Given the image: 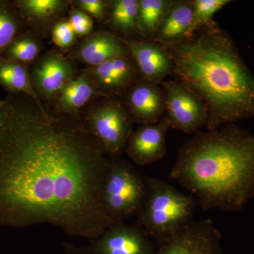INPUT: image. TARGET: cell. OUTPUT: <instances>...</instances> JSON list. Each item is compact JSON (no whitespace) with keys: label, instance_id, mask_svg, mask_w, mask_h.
Segmentation results:
<instances>
[{"label":"cell","instance_id":"6da1fadb","mask_svg":"<svg viewBox=\"0 0 254 254\" xmlns=\"http://www.w3.org/2000/svg\"><path fill=\"white\" fill-rule=\"evenodd\" d=\"M0 128V226L50 224L93 240L118 222L102 191L110 158L78 116L43 113L27 95L6 98Z\"/></svg>","mask_w":254,"mask_h":254},{"label":"cell","instance_id":"7a4b0ae2","mask_svg":"<svg viewBox=\"0 0 254 254\" xmlns=\"http://www.w3.org/2000/svg\"><path fill=\"white\" fill-rule=\"evenodd\" d=\"M169 175L202 210L240 211L254 198V135L231 125L196 132L182 147Z\"/></svg>","mask_w":254,"mask_h":254},{"label":"cell","instance_id":"3957f363","mask_svg":"<svg viewBox=\"0 0 254 254\" xmlns=\"http://www.w3.org/2000/svg\"><path fill=\"white\" fill-rule=\"evenodd\" d=\"M165 48L171 57L177 80L204 103L209 131L254 116V77L216 23Z\"/></svg>","mask_w":254,"mask_h":254},{"label":"cell","instance_id":"277c9868","mask_svg":"<svg viewBox=\"0 0 254 254\" xmlns=\"http://www.w3.org/2000/svg\"><path fill=\"white\" fill-rule=\"evenodd\" d=\"M145 177L146 195L136 224L158 246L191 221L196 200L165 180Z\"/></svg>","mask_w":254,"mask_h":254},{"label":"cell","instance_id":"5b68a950","mask_svg":"<svg viewBox=\"0 0 254 254\" xmlns=\"http://www.w3.org/2000/svg\"><path fill=\"white\" fill-rule=\"evenodd\" d=\"M145 177L129 164L110 159L102 191L105 211L115 222L138 214L144 203Z\"/></svg>","mask_w":254,"mask_h":254},{"label":"cell","instance_id":"8992f818","mask_svg":"<svg viewBox=\"0 0 254 254\" xmlns=\"http://www.w3.org/2000/svg\"><path fill=\"white\" fill-rule=\"evenodd\" d=\"M133 123L126 107L116 100H108L92 108L84 122L110 158L118 156L125 150Z\"/></svg>","mask_w":254,"mask_h":254},{"label":"cell","instance_id":"52a82bcc","mask_svg":"<svg viewBox=\"0 0 254 254\" xmlns=\"http://www.w3.org/2000/svg\"><path fill=\"white\" fill-rule=\"evenodd\" d=\"M68 254H157L158 247L139 225L118 222L86 247L64 242Z\"/></svg>","mask_w":254,"mask_h":254},{"label":"cell","instance_id":"ba28073f","mask_svg":"<svg viewBox=\"0 0 254 254\" xmlns=\"http://www.w3.org/2000/svg\"><path fill=\"white\" fill-rule=\"evenodd\" d=\"M161 84L165 94V118L170 128L191 134L206 127V107L198 95L178 80Z\"/></svg>","mask_w":254,"mask_h":254},{"label":"cell","instance_id":"9c48e42d","mask_svg":"<svg viewBox=\"0 0 254 254\" xmlns=\"http://www.w3.org/2000/svg\"><path fill=\"white\" fill-rule=\"evenodd\" d=\"M157 247V254H222V235L211 220H191Z\"/></svg>","mask_w":254,"mask_h":254},{"label":"cell","instance_id":"30bf717a","mask_svg":"<svg viewBox=\"0 0 254 254\" xmlns=\"http://www.w3.org/2000/svg\"><path fill=\"white\" fill-rule=\"evenodd\" d=\"M76 76L71 60L58 52H50L39 60L31 73L33 88L40 98L55 99L62 88Z\"/></svg>","mask_w":254,"mask_h":254},{"label":"cell","instance_id":"8fae6325","mask_svg":"<svg viewBox=\"0 0 254 254\" xmlns=\"http://www.w3.org/2000/svg\"><path fill=\"white\" fill-rule=\"evenodd\" d=\"M134 60L142 79L161 83L164 78L173 73V63L168 50L151 40L136 41L120 38Z\"/></svg>","mask_w":254,"mask_h":254},{"label":"cell","instance_id":"7c38bea8","mask_svg":"<svg viewBox=\"0 0 254 254\" xmlns=\"http://www.w3.org/2000/svg\"><path fill=\"white\" fill-rule=\"evenodd\" d=\"M170 125L164 117L152 125H141L132 131L127 141L125 151L133 163L139 165L155 163L166 153L165 137Z\"/></svg>","mask_w":254,"mask_h":254},{"label":"cell","instance_id":"4fadbf2b","mask_svg":"<svg viewBox=\"0 0 254 254\" xmlns=\"http://www.w3.org/2000/svg\"><path fill=\"white\" fill-rule=\"evenodd\" d=\"M99 94L105 96L122 95L136 83L138 69L129 57H120L87 68Z\"/></svg>","mask_w":254,"mask_h":254},{"label":"cell","instance_id":"5bb4252c","mask_svg":"<svg viewBox=\"0 0 254 254\" xmlns=\"http://www.w3.org/2000/svg\"><path fill=\"white\" fill-rule=\"evenodd\" d=\"M127 110L133 123L152 125L160 121L165 113V94L157 83L136 82L127 91Z\"/></svg>","mask_w":254,"mask_h":254},{"label":"cell","instance_id":"9a60e30c","mask_svg":"<svg viewBox=\"0 0 254 254\" xmlns=\"http://www.w3.org/2000/svg\"><path fill=\"white\" fill-rule=\"evenodd\" d=\"M193 19L192 1L173 0L151 41L157 42L164 47L177 44L191 35Z\"/></svg>","mask_w":254,"mask_h":254},{"label":"cell","instance_id":"2e32d148","mask_svg":"<svg viewBox=\"0 0 254 254\" xmlns=\"http://www.w3.org/2000/svg\"><path fill=\"white\" fill-rule=\"evenodd\" d=\"M129 55L120 37L109 32H97L90 35L76 52V58L90 67L98 66L113 58Z\"/></svg>","mask_w":254,"mask_h":254},{"label":"cell","instance_id":"e0dca14e","mask_svg":"<svg viewBox=\"0 0 254 254\" xmlns=\"http://www.w3.org/2000/svg\"><path fill=\"white\" fill-rule=\"evenodd\" d=\"M99 94L88 73L76 75L62 88L55 100V115L78 116V112Z\"/></svg>","mask_w":254,"mask_h":254},{"label":"cell","instance_id":"ac0fdd59","mask_svg":"<svg viewBox=\"0 0 254 254\" xmlns=\"http://www.w3.org/2000/svg\"><path fill=\"white\" fill-rule=\"evenodd\" d=\"M0 86L10 94L26 95L32 98L43 113L46 110L37 94L26 65L0 56Z\"/></svg>","mask_w":254,"mask_h":254},{"label":"cell","instance_id":"d6986e66","mask_svg":"<svg viewBox=\"0 0 254 254\" xmlns=\"http://www.w3.org/2000/svg\"><path fill=\"white\" fill-rule=\"evenodd\" d=\"M68 2L64 0H18L14 4L24 21L38 26L48 24L59 17Z\"/></svg>","mask_w":254,"mask_h":254},{"label":"cell","instance_id":"ffe728a7","mask_svg":"<svg viewBox=\"0 0 254 254\" xmlns=\"http://www.w3.org/2000/svg\"><path fill=\"white\" fill-rule=\"evenodd\" d=\"M173 0H139L137 25L142 36L148 40L154 38Z\"/></svg>","mask_w":254,"mask_h":254},{"label":"cell","instance_id":"44dd1931","mask_svg":"<svg viewBox=\"0 0 254 254\" xmlns=\"http://www.w3.org/2000/svg\"><path fill=\"white\" fill-rule=\"evenodd\" d=\"M139 0H114L110 1L108 21L110 26L125 34L138 32L137 25Z\"/></svg>","mask_w":254,"mask_h":254},{"label":"cell","instance_id":"7402d4cb","mask_svg":"<svg viewBox=\"0 0 254 254\" xmlns=\"http://www.w3.org/2000/svg\"><path fill=\"white\" fill-rule=\"evenodd\" d=\"M23 19L14 3L0 1V56L21 34Z\"/></svg>","mask_w":254,"mask_h":254},{"label":"cell","instance_id":"603a6c76","mask_svg":"<svg viewBox=\"0 0 254 254\" xmlns=\"http://www.w3.org/2000/svg\"><path fill=\"white\" fill-rule=\"evenodd\" d=\"M40 51L41 47L36 39L31 35L21 33L11 42L1 56L25 65L34 61Z\"/></svg>","mask_w":254,"mask_h":254},{"label":"cell","instance_id":"cb8c5ba5","mask_svg":"<svg viewBox=\"0 0 254 254\" xmlns=\"http://www.w3.org/2000/svg\"><path fill=\"white\" fill-rule=\"evenodd\" d=\"M230 0H194L193 2V19L191 35L200 28L213 22L215 13L230 3ZM190 35V36H191Z\"/></svg>","mask_w":254,"mask_h":254},{"label":"cell","instance_id":"d4e9b609","mask_svg":"<svg viewBox=\"0 0 254 254\" xmlns=\"http://www.w3.org/2000/svg\"><path fill=\"white\" fill-rule=\"evenodd\" d=\"M76 36L69 21L66 19H62L55 23L52 31L55 44L63 50L68 49L73 46L76 41Z\"/></svg>","mask_w":254,"mask_h":254},{"label":"cell","instance_id":"484cf974","mask_svg":"<svg viewBox=\"0 0 254 254\" xmlns=\"http://www.w3.org/2000/svg\"><path fill=\"white\" fill-rule=\"evenodd\" d=\"M68 21L76 36H88L93 31V21L91 16L77 8L70 11Z\"/></svg>","mask_w":254,"mask_h":254},{"label":"cell","instance_id":"4316f807","mask_svg":"<svg viewBox=\"0 0 254 254\" xmlns=\"http://www.w3.org/2000/svg\"><path fill=\"white\" fill-rule=\"evenodd\" d=\"M77 9L84 11L98 21H103L108 16L110 3L103 0H77L75 1Z\"/></svg>","mask_w":254,"mask_h":254},{"label":"cell","instance_id":"83f0119b","mask_svg":"<svg viewBox=\"0 0 254 254\" xmlns=\"http://www.w3.org/2000/svg\"><path fill=\"white\" fill-rule=\"evenodd\" d=\"M6 115V100H0V128L4 123Z\"/></svg>","mask_w":254,"mask_h":254}]
</instances>
